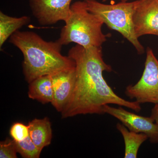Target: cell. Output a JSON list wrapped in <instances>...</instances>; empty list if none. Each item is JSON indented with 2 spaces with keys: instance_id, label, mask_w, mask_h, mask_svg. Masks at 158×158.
I'll return each mask as SVG.
<instances>
[{
  "instance_id": "cell-1",
  "label": "cell",
  "mask_w": 158,
  "mask_h": 158,
  "mask_svg": "<svg viewBox=\"0 0 158 158\" xmlns=\"http://www.w3.org/2000/svg\"><path fill=\"white\" fill-rule=\"evenodd\" d=\"M68 56L76 64V81L72 96L61 112L62 118L78 115L104 114L105 105L115 104L139 113L141 104L117 95L103 77L111 72V65L103 59L102 47L85 48L77 44L69 51Z\"/></svg>"
},
{
  "instance_id": "cell-2",
  "label": "cell",
  "mask_w": 158,
  "mask_h": 158,
  "mask_svg": "<svg viewBox=\"0 0 158 158\" xmlns=\"http://www.w3.org/2000/svg\"><path fill=\"white\" fill-rule=\"evenodd\" d=\"M9 42L23 53V72L29 84L40 77L76 66L73 59L61 53L62 45L57 40L46 41L35 32L19 30L10 37Z\"/></svg>"
},
{
  "instance_id": "cell-3",
  "label": "cell",
  "mask_w": 158,
  "mask_h": 158,
  "mask_svg": "<svg viewBox=\"0 0 158 158\" xmlns=\"http://www.w3.org/2000/svg\"><path fill=\"white\" fill-rule=\"evenodd\" d=\"M65 22L57 40L62 46L75 43L85 48L98 47L106 41L108 35L102 30L103 21L88 11L84 1L71 5L69 17Z\"/></svg>"
},
{
  "instance_id": "cell-4",
  "label": "cell",
  "mask_w": 158,
  "mask_h": 158,
  "mask_svg": "<svg viewBox=\"0 0 158 158\" xmlns=\"http://www.w3.org/2000/svg\"><path fill=\"white\" fill-rule=\"evenodd\" d=\"M91 13L99 16L111 30L120 33L135 47L139 54L144 52V47L136 36L133 23V15L138 0L133 2H120L106 5L96 0H84Z\"/></svg>"
},
{
  "instance_id": "cell-5",
  "label": "cell",
  "mask_w": 158,
  "mask_h": 158,
  "mask_svg": "<svg viewBox=\"0 0 158 158\" xmlns=\"http://www.w3.org/2000/svg\"><path fill=\"white\" fill-rule=\"evenodd\" d=\"M125 94L140 104H158V60L149 48H147L144 69L141 79L135 85H128Z\"/></svg>"
},
{
  "instance_id": "cell-6",
  "label": "cell",
  "mask_w": 158,
  "mask_h": 158,
  "mask_svg": "<svg viewBox=\"0 0 158 158\" xmlns=\"http://www.w3.org/2000/svg\"><path fill=\"white\" fill-rule=\"evenodd\" d=\"M105 114L107 113L119 120L129 130L137 133H143L148 137L150 142L158 144V125L151 117L140 116L124 110L105 105Z\"/></svg>"
},
{
  "instance_id": "cell-7",
  "label": "cell",
  "mask_w": 158,
  "mask_h": 158,
  "mask_svg": "<svg viewBox=\"0 0 158 158\" xmlns=\"http://www.w3.org/2000/svg\"><path fill=\"white\" fill-rule=\"evenodd\" d=\"M72 0H29L32 13L40 24L48 26L69 17Z\"/></svg>"
},
{
  "instance_id": "cell-8",
  "label": "cell",
  "mask_w": 158,
  "mask_h": 158,
  "mask_svg": "<svg viewBox=\"0 0 158 158\" xmlns=\"http://www.w3.org/2000/svg\"><path fill=\"white\" fill-rule=\"evenodd\" d=\"M133 23L138 38L148 34L158 36V0H138Z\"/></svg>"
},
{
  "instance_id": "cell-9",
  "label": "cell",
  "mask_w": 158,
  "mask_h": 158,
  "mask_svg": "<svg viewBox=\"0 0 158 158\" xmlns=\"http://www.w3.org/2000/svg\"><path fill=\"white\" fill-rule=\"evenodd\" d=\"M53 99L51 103L59 112H62L68 103L74 88L76 66L60 71L51 75Z\"/></svg>"
},
{
  "instance_id": "cell-10",
  "label": "cell",
  "mask_w": 158,
  "mask_h": 158,
  "mask_svg": "<svg viewBox=\"0 0 158 158\" xmlns=\"http://www.w3.org/2000/svg\"><path fill=\"white\" fill-rule=\"evenodd\" d=\"M29 136L35 145L42 150L51 144L52 137V125L48 117L34 118L28 124Z\"/></svg>"
},
{
  "instance_id": "cell-11",
  "label": "cell",
  "mask_w": 158,
  "mask_h": 158,
  "mask_svg": "<svg viewBox=\"0 0 158 158\" xmlns=\"http://www.w3.org/2000/svg\"><path fill=\"white\" fill-rule=\"evenodd\" d=\"M28 96L44 104L52 103L53 99V90L51 75L40 77L30 83Z\"/></svg>"
},
{
  "instance_id": "cell-12",
  "label": "cell",
  "mask_w": 158,
  "mask_h": 158,
  "mask_svg": "<svg viewBox=\"0 0 158 158\" xmlns=\"http://www.w3.org/2000/svg\"><path fill=\"white\" fill-rule=\"evenodd\" d=\"M116 128L121 133L125 143L124 158H136L141 144L148 139V137L143 133H137L128 130L127 127L118 123Z\"/></svg>"
},
{
  "instance_id": "cell-13",
  "label": "cell",
  "mask_w": 158,
  "mask_h": 158,
  "mask_svg": "<svg viewBox=\"0 0 158 158\" xmlns=\"http://www.w3.org/2000/svg\"><path fill=\"white\" fill-rule=\"evenodd\" d=\"M31 18L27 16L16 18L11 17L0 12V48L8 38L20 28L30 22Z\"/></svg>"
},
{
  "instance_id": "cell-14",
  "label": "cell",
  "mask_w": 158,
  "mask_h": 158,
  "mask_svg": "<svg viewBox=\"0 0 158 158\" xmlns=\"http://www.w3.org/2000/svg\"><path fill=\"white\" fill-rule=\"evenodd\" d=\"M18 153L24 158H39L42 150L39 149L30 136L22 141H15Z\"/></svg>"
},
{
  "instance_id": "cell-15",
  "label": "cell",
  "mask_w": 158,
  "mask_h": 158,
  "mask_svg": "<svg viewBox=\"0 0 158 158\" xmlns=\"http://www.w3.org/2000/svg\"><path fill=\"white\" fill-rule=\"evenodd\" d=\"M9 134L14 141H22L29 136L28 126L20 122L15 123L10 128Z\"/></svg>"
},
{
  "instance_id": "cell-16",
  "label": "cell",
  "mask_w": 158,
  "mask_h": 158,
  "mask_svg": "<svg viewBox=\"0 0 158 158\" xmlns=\"http://www.w3.org/2000/svg\"><path fill=\"white\" fill-rule=\"evenodd\" d=\"M17 148L15 141L10 139H6L0 143V158H16Z\"/></svg>"
},
{
  "instance_id": "cell-17",
  "label": "cell",
  "mask_w": 158,
  "mask_h": 158,
  "mask_svg": "<svg viewBox=\"0 0 158 158\" xmlns=\"http://www.w3.org/2000/svg\"><path fill=\"white\" fill-rule=\"evenodd\" d=\"M151 117L154 120L155 122L158 125V104L155 105L151 111Z\"/></svg>"
},
{
  "instance_id": "cell-18",
  "label": "cell",
  "mask_w": 158,
  "mask_h": 158,
  "mask_svg": "<svg viewBox=\"0 0 158 158\" xmlns=\"http://www.w3.org/2000/svg\"><path fill=\"white\" fill-rule=\"evenodd\" d=\"M121 1V2H127V1H129V0H119Z\"/></svg>"
},
{
  "instance_id": "cell-19",
  "label": "cell",
  "mask_w": 158,
  "mask_h": 158,
  "mask_svg": "<svg viewBox=\"0 0 158 158\" xmlns=\"http://www.w3.org/2000/svg\"><path fill=\"white\" fill-rule=\"evenodd\" d=\"M107 0H102V2H106V1Z\"/></svg>"
}]
</instances>
